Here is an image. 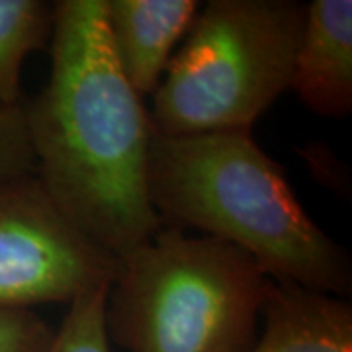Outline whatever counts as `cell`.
I'll return each mask as SVG.
<instances>
[{
  "label": "cell",
  "mask_w": 352,
  "mask_h": 352,
  "mask_svg": "<svg viewBox=\"0 0 352 352\" xmlns=\"http://www.w3.org/2000/svg\"><path fill=\"white\" fill-rule=\"evenodd\" d=\"M50 55V80L24 102L36 176L59 214L122 263L163 223L149 198L151 113L116 61L106 2H53Z\"/></svg>",
  "instance_id": "cell-1"
},
{
  "label": "cell",
  "mask_w": 352,
  "mask_h": 352,
  "mask_svg": "<svg viewBox=\"0 0 352 352\" xmlns=\"http://www.w3.org/2000/svg\"><path fill=\"white\" fill-rule=\"evenodd\" d=\"M264 331L247 352H352L349 300L266 280Z\"/></svg>",
  "instance_id": "cell-8"
},
{
  "label": "cell",
  "mask_w": 352,
  "mask_h": 352,
  "mask_svg": "<svg viewBox=\"0 0 352 352\" xmlns=\"http://www.w3.org/2000/svg\"><path fill=\"white\" fill-rule=\"evenodd\" d=\"M55 329L34 309L0 307V352H47Z\"/></svg>",
  "instance_id": "cell-12"
},
{
  "label": "cell",
  "mask_w": 352,
  "mask_h": 352,
  "mask_svg": "<svg viewBox=\"0 0 352 352\" xmlns=\"http://www.w3.org/2000/svg\"><path fill=\"white\" fill-rule=\"evenodd\" d=\"M303 22L296 0H210L153 92L155 135L251 131L289 88Z\"/></svg>",
  "instance_id": "cell-4"
},
{
  "label": "cell",
  "mask_w": 352,
  "mask_h": 352,
  "mask_svg": "<svg viewBox=\"0 0 352 352\" xmlns=\"http://www.w3.org/2000/svg\"><path fill=\"white\" fill-rule=\"evenodd\" d=\"M51 32V2L0 0V106L24 104L22 65L32 51L50 47Z\"/></svg>",
  "instance_id": "cell-9"
},
{
  "label": "cell",
  "mask_w": 352,
  "mask_h": 352,
  "mask_svg": "<svg viewBox=\"0 0 352 352\" xmlns=\"http://www.w3.org/2000/svg\"><path fill=\"white\" fill-rule=\"evenodd\" d=\"M149 198L163 226L235 245L274 282L351 296L349 251L309 217L251 131L153 135Z\"/></svg>",
  "instance_id": "cell-2"
},
{
  "label": "cell",
  "mask_w": 352,
  "mask_h": 352,
  "mask_svg": "<svg viewBox=\"0 0 352 352\" xmlns=\"http://www.w3.org/2000/svg\"><path fill=\"white\" fill-rule=\"evenodd\" d=\"M268 276L226 241L163 226L120 263L106 333L127 352H247Z\"/></svg>",
  "instance_id": "cell-3"
},
{
  "label": "cell",
  "mask_w": 352,
  "mask_h": 352,
  "mask_svg": "<svg viewBox=\"0 0 352 352\" xmlns=\"http://www.w3.org/2000/svg\"><path fill=\"white\" fill-rule=\"evenodd\" d=\"M289 88L303 106L323 118H346L351 113V0H315L305 6Z\"/></svg>",
  "instance_id": "cell-6"
},
{
  "label": "cell",
  "mask_w": 352,
  "mask_h": 352,
  "mask_svg": "<svg viewBox=\"0 0 352 352\" xmlns=\"http://www.w3.org/2000/svg\"><path fill=\"white\" fill-rule=\"evenodd\" d=\"M120 263L80 235L36 175L0 182V307L69 305L110 286Z\"/></svg>",
  "instance_id": "cell-5"
},
{
  "label": "cell",
  "mask_w": 352,
  "mask_h": 352,
  "mask_svg": "<svg viewBox=\"0 0 352 352\" xmlns=\"http://www.w3.org/2000/svg\"><path fill=\"white\" fill-rule=\"evenodd\" d=\"M108 288L90 289L69 303L63 323L55 331L47 352H110L106 333Z\"/></svg>",
  "instance_id": "cell-10"
},
{
  "label": "cell",
  "mask_w": 352,
  "mask_h": 352,
  "mask_svg": "<svg viewBox=\"0 0 352 352\" xmlns=\"http://www.w3.org/2000/svg\"><path fill=\"white\" fill-rule=\"evenodd\" d=\"M113 55L139 96L153 94L163 80L176 43L188 34L196 0H104Z\"/></svg>",
  "instance_id": "cell-7"
},
{
  "label": "cell",
  "mask_w": 352,
  "mask_h": 352,
  "mask_svg": "<svg viewBox=\"0 0 352 352\" xmlns=\"http://www.w3.org/2000/svg\"><path fill=\"white\" fill-rule=\"evenodd\" d=\"M36 175V159L28 138L24 104L0 106V182Z\"/></svg>",
  "instance_id": "cell-11"
}]
</instances>
